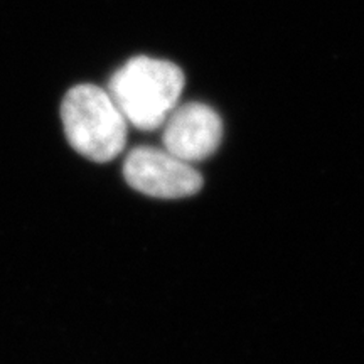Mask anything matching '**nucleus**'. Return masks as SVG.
<instances>
[{
	"label": "nucleus",
	"instance_id": "1",
	"mask_svg": "<svg viewBox=\"0 0 364 364\" xmlns=\"http://www.w3.org/2000/svg\"><path fill=\"white\" fill-rule=\"evenodd\" d=\"M184 73L166 59L135 56L113 73L107 85L113 102L135 129L152 132L164 127L179 107Z\"/></svg>",
	"mask_w": 364,
	"mask_h": 364
},
{
	"label": "nucleus",
	"instance_id": "2",
	"mask_svg": "<svg viewBox=\"0 0 364 364\" xmlns=\"http://www.w3.org/2000/svg\"><path fill=\"white\" fill-rule=\"evenodd\" d=\"M61 122L71 147L91 162H110L124 152L129 122L110 93L97 85L81 83L68 91Z\"/></svg>",
	"mask_w": 364,
	"mask_h": 364
},
{
	"label": "nucleus",
	"instance_id": "3",
	"mask_svg": "<svg viewBox=\"0 0 364 364\" xmlns=\"http://www.w3.org/2000/svg\"><path fill=\"white\" fill-rule=\"evenodd\" d=\"M124 177L132 189L157 199H181L199 193L203 177L193 164L181 161L169 150L140 145L124 162Z\"/></svg>",
	"mask_w": 364,
	"mask_h": 364
},
{
	"label": "nucleus",
	"instance_id": "4",
	"mask_svg": "<svg viewBox=\"0 0 364 364\" xmlns=\"http://www.w3.org/2000/svg\"><path fill=\"white\" fill-rule=\"evenodd\" d=\"M162 129L164 149L188 164L206 161L223 139L220 115L203 103L179 105Z\"/></svg>",
	"mask_w": 364,
	"mask_h": 364
}]
</instances>
